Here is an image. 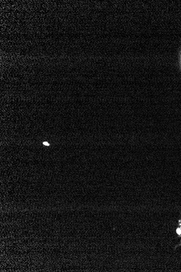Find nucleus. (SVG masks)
<instances>
[{
	"instance_id": "f03ea898",
	"label": "nucleus",
	"mask_w": 181,
	"mask_h": 272,
	"mask_svg": "<svg viewBox=\"0 0 181 272\" xmlns=\"http://www.w3.org/2000/svg\"><path fill=\"white\" fill-rule=\"evenodd\" d=\"M43 144L44 145L49 146V144L48 142H44Z\"/></svg>"
},
{
	"instance_id": "f257e3e1",
	"label": "nucleus",
	"mask_w": 181,
	"mask_h": 272,
	"mask_svg": "<svg viewBox=\"0 0 181 272\" xmlns=\"http://www.w3.org/2000/svg\"><path fill=\"white\" fill-rule=\"evenodd\" d=\"M178 234H179L180 237L181 238L180 242L178 244V246H181V218H180L179 221V227L177 230Z\"/></svg>"
}]
</instances>
